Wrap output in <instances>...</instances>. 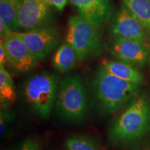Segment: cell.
I'll list each match as a JSON object with an SVG mask.
<instances>
[{
  "label": "cell",
  "mask_w": 150,
  "mask_h": 150,
  "mask_svg": "<svg viewBox=\"0 0 150 150\" xmlns=\"http://www.w3.org/2000/svg\"><path fill=\"white\" fill-rule=\"evenodd\" d=\"M93 90L99 110L110 115L119 111L134 98L140 85L116 77L99 65L93 76Z\"/></svg>",
  "instance_id": "6da1fadb"
},
{
  "label": "cell",
  "mask_w": 150,
  "mask_h": 150,
  "mask_svg": "<svg viewBox=\"0 0 150 150\" xmlns=\"http://www.w3.org/2000/svg\"><path fill=\"white\" fill-rule=\"evenodd\" d=\"M150 131V98L143 95L133 100L110 128L108 136L116 143L142 138Z\"/></svg>",
  "instance_id": "7a4b0ae2"
},
{
  "label": "cell",
  "mask_w": 150,
  "mask_h": 150,
  "mask_svg": "<svg viewBox=\"0 0 150 150\" xmlns=\"http://www.w3.org/2000/svg\"><path fill=\"white\" fill-rule=\"evenodd\" d=\"M58 76L50 71H41L24 81L23 95L31 109L42 119H47L56 101Z\"/></svg>",
  "instance_id": "3957f363"
},
{
  "label": "cell",
  "mask_w": 150,
  "mask_h": 150,
  "mask_svg": "<svg viewBox=\"0 0 150 150\" xmlns=\"http://www.w3.org/2000/svg\"><path fill=\"white\" fill-rule=\"evenodd\" d=\"M56 108L66 120L79 122L87 110V98L83 80L79 75H67L59 83Z\"/></svg>",
  "instance_id": "277c9868"
},
{
  "label": "cell",
  "mask_w": 150,
  "mask_h": 150,
  "mask_svg": "<svg viewBox=\"0 0 150 150\" xmlns=\"http://www.w3.org/2000/svg\"><path fill=\"white\" fill-rule=\"evenodd\" d=\"M66 42L76 52L79 61L99 54L102 50L99 28L80 15L69 17Z\"/></svg>",
  "instance_id": "5b68a950"
},
{
  "label": "cell",
  "mask_w": 150,
  "mask_h": 150,
  "mask_svg": "<svg viewBox=\"0 0 150 150\" xmlns=\"http://www.w3.org/2000/svg\"><path fill=\"white\" fill-rule=\"evenodd\" d=\"M52 7L42 0H22L16 18L15 30L25 31L50 26Z\"/></svg>",
  "instance_id": "8992f818"
},
{
  "label": "cell",
  "mask_w": 150,
  "mask_h": 150,
  "mask_svg": "<svg viewBox=\"0 0 150 150\" xmlns=\"http://www.w3.org/2000/svg\"><path fill=\"white\" fill-rule=\"evenodd\" d=\"M14 34L21 39L39 61L50 55L60 42L59 33L50 26Z\"/></svg>",
  "instance_id": "52a82bcc"
},
{
  "label": "cell",
  "mask_w": 150,
  "mask_h": 150,
  "mask_svg": "<svg viewBox=\"0 0 150 150\" xmlns=\"http://www.w3.org/2000/svg\"><path fill=\"white\" fill-rule=\"evenodd\" d=\"M112 38H122L145 42L148 33L139 20L123 4L112 16L110 25Z\"/></svg>",
  "instance_id": "ba28073f"
},
{
  "label": "cell",
  "mask_w": 150,
  "mask_h": 150,
  "mask_svg": "<svg viewBox=\"0 0 150 150\" xmlns=\"http://www.w3.org/2000/svg\"><path fill=\"white\" fill-rule=\"evenodd\" d=\"M1 42L6 54L7 65L12 70L19 73H25L37 67L39 60L14 33Z\"/></svg>",
  "instance_id": "9c48e42d"
},
{
  "label": "cell",
  "mask_w": 150,
  "mask_h": 150,
  "mask_svg": "<svg viewBox=\"0 0 150 150\" xmlns=\"http://www.w3.org/2000/svg\"><path fill=\"white\" fill-rule=\"evenodd\" d=\"M109 49L116 59L132 65L144 66L150 61V48L144 42L115 38Z\"/></svg>",
  "instance_id": "30bf717a"
},
{
  "label": "cell",
  "mask_w": 150,
  "mask_h": 150,
  "mask_svg": "<svg viewBox=\"0 0 150 150\" xmlns=\"http://www.w3.org/2000/svg\"><path fill=\"white\" fill-rule=\"evenodd\" d=\"M79 13L91 23L100 28L112 16L110 0H69Z\"/></svg>",
  "instance_id": "8fae6325"
},
{
  "label": "cell",
  "mask_w": 150,
  "mask_h": 150,
  "mask_svg": "<svg viewBox=\"0 0 150 150\" xmlns=\"http://www.w3.org/2000/svg\"><path fill=\"white\" fill-rule=\"evenodd\" d=\"M101 65L110 74L121 79L140 84L144 79V75L134 65L119 59H104Z\"/></svg>",
  "instance_id": "7c38bea8"
},
{
  "label": "cell",
  "mask_w": 150,
  "mask_h": 150,
  "mask_svg": "<svg viewBox=\"0 0 150 150\" xmlns=\"http://www.w3.org/2000/svg\"><path fill=\"white\" fill-rule=\"evenodd\" d=\"M77 61L79 59L76 52L67 42L59 47L52 59L54 68L61 73L72 70Z\"/></svg>",
  "instance_id": "4fadbf2b"
},
{
  "label": "cell",
  "mask_w": 150,
  "mask_h": 150,
  "mask_svg": "<svg viewBox=\"0 0 150 150\" xmlns=\"http://www.w3.org/2000/svg\"><path fill=\"white\" fill-rule=\"evenodd\" d=\"M122 1L144 26L150 38V0H122Z\"/></svg>",
  "instance_id": "5bb4252c"
},
{
  "label": "cell",
  "mask_w": 150,
  "mask_h": 150,
  "mask_svg": "<svg viewBox=\"0 0 150 150\" xmlns=\"http://www.w3.org/2000/svg\"><path fill=\"white\" fill-rule=\"evenodd\" d=\"M21 2L22 0H0V20L13 31Z\"/></svg>",
  "instance_id": "9a60e30c"
},
{
  "label": "cell",
  "mask_w": 150,
  "mask_h": 150,
  "mask_svg": "<svg viewBox=\"0 0 150 150\" xmlns=\"http://www.w3.org/2000/svg\"><path fill=\"white\" fill-rule=\"evenodd\" d=\"M13 81L4 65H0V99L1 102H13L16 99Z\"/></svg>",
  "instance_id": "2e32d148"
},
{
  "label": "cell",
  "mask_w": 150,
  "mask_h": 150,
  "mask_svg": "<svg viewBox=\"0 0 150 150\" xmlns=\"http://www.w3.org/2000/svg\"><path fill=\"white\" fill-rule=\"evenodd\" d=\"M65 150H100L92 138L81 135L68 137L65 141Z\"/></svg>",
  "instance_id": "e0dca14e"
},
{
  "label": "cell",
  "mask_w": 150,
  "mask_h": 150,
  "mask_svg": "<svg viewBox=\"0 0 150 150\" xmlns=\"http://www.w3.org/2000/svg\"><path fill=\"white\" fill-rule=\"evenodd\" d=\"M52 8L54 7L58 11H62L67 5V0H42Z\"/></svg>",
  "instance_id": "ac0fdd59"
},
{
  "label": "cell",
  "mask_w": 150,
  "mask_h": 150,
  "mask_svg": "<svg viewBox=\"0 0 150 150\" xmlns=\"http://www.w3.org/2000/svg\"><path fill=\"white\" fill-rule=\"evenodd\" d=\"M13 34V30H11L2 20H0V36H1V40H5L6 38L11 36Z\"/></svg>",
  "instance_id": "d6986e66"
},
{
  "label": "cell",
  "mask_w": 150,
  "mask_h": 150,
  "mask_svg": "<svg viewBox=\"0 0 150 150\" xmlns=\"http://www.w3.org/2000/svg\"><path fill=\"white\" fill-rule=\"evenodd\" d=\"M9 117H11L8 113L3 112L1 110V120H0V127H1V136H2L4 134H5L6 131L8 129V122L9 121Z\"/></svg>",
  "instance_id": "ffe728a7"
},
{
  "label": "cell",
  "mask_w": 150,
  "mask_h": 150,
  "mask_svg": "<svg viewBox=\"0 0 150 150\" xmlns=\"http://www.w3.org/2000/svg\"><path fill=\"white\" fill-rule=\"evenodd\" d=\"M20 150H41L40 146L35 140L32 139H27L24 140Z\"/></svg>",
  "instance_id": "44dd1931"
},
{
  "label": "cell",
  "mask_w": 150,
  "mask_h": 150,
  "mask_svg": "<svg viewBox=\"0 0 150 150\" xmlns=\"http://www.w3.org/2000/svg\"><path fill=\"white\" fill-rule=\"evenodd\" d=\"M6 64H7L6 54L5 49L4 47L3 43L1 42V44H0V65L5 66Z\"/></svg>",
  "instance_id": "7402d4cb"
},
{
  "label": "cell",
  "mask_w": 150,
  "mask_h": 150,
  "mask_svg": "<svg viewBox=\"0 0 150 150\" xmlns=\"http://www.w3.org/2000/svg\"><path fill=\"white\" fill-rule=\"evenodd\" d=\"M8 150H20V149H17V148H16V149H8Z\"/></svg>",
  "instance_id": "603a6c76"
}]
</instances>
